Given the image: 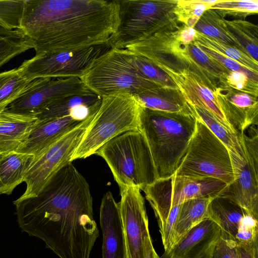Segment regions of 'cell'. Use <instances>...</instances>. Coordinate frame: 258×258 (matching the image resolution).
Returning <instances> with one entry per match:
<instances>
[{
    "label": "cell",
    "mask_w": 258,
    "mask_h": 258,
    "mask_svg": "<svg viewBox=\"0 0 258 258\" xmlns=\"http://www.w3.org/2000/svg\"><path fill=\"white\" fill-rule=\"evenodd\" d=\"M19 227L59 258H90L99 230L90 186L72 162L36 195L13 202Z\"/></svg>",
    "instance_id": "obj_1"
},
{
    "label": "cell",
    "mask_w": 258,
    "mask_h": 258,
    "mask_svg": "<svg viewBox=\"0 0 258 258\" xmlns=\"http://www.w3.org/2000/svg\"><path fill=\"white\" fill-rule=\"evenodd\" d=\"M119 22L118 0H26L20 29L38 54L110 44Z\"/></svg>",
    "instance_id": "obj_2"
},
{
    "label": "cell",
    "mask_w": 258,
    "mask_h": 258,
    "mask_svg": "<svg viewBox=\"0 0 258 258\" xmlns=\"http://www.w3.org/2000/svg\"><path fill=\"white\" fill-rule=\"evenodd\" d=\"M197 121L195 115L141 107L138 130L148 144L158 179L175 173L196 131Z\"/></svg>",
    "instance_id": "obj_3"
},
{
    "label": "cell",
    "mask_w": 258,
    "mask_h": 258,
    "mask_svg": "<svg viewBox=\"0 0 258 258\" xmlns=\"http://www.w3.org/2000/svg\"><path fill=\"white\" fill-rule=\"evenodd\" d=\"M96 154L106 161L120 190L127 186L143 190L158 179L149 146L139 131H128L112 139Z\"/></svg>",
    "instance_id": "obj_4"
},
{
    "label": "cell",
    "mask_w": 258,
    "mask_h": 258,
    "mask_svg": "<svg viewBox=\"0 0 258 258\" xmlns=\"http://www.w3.org/2000/svg\"><path fill=\"white\" fill-rule=\"evenodd\" d=\"M141 107L135 97L130 94L102 97L99 107L85 132L71 161L96 154L106 143L125 132L139 131Z\"/></svg>",
    "instance_id": "obj_5"
},
{
    "label": "cell",
    "mask_w": 258,
    "mask_h": 258,
    "mask_svg": "<svg viewBox=\"0 0 258 258\" xmlns=\"http://www.w3.org/2000/svg\"><path fill=\"white\" fill-rule=\"evenodd\" d=\"M176 0H118L120 22L112 47L126 46L179 27L174 13Z\"/></svg>",
    "instance_id": "obj_6"
},
{
    "label": "cell",
    "mask_w": 258,
    "mask_h": 258,
    "mask_svg": "<svg viewBox=\"0 0 258 258\" xmlns=\"http://www.w3.org/2000/svg\"><path fill=\"white\" fill-rule=\"evenodd\" d=\"M80 79L101 97L117 94L135 96L161 87L139 73L128 51L114 47L97 58Z\"/></svg>",
    "instance_id": "obj_7"
},
{
    "label": "cell",
    "mask_w": 258,
    "mask_h": 258,
    "mask_svg": "<svg viewBox=\"0 0 258 258\" xmlns=\"http://www.w3.org/2000/svg\"><path fill=\"white\" fill-rule=\"evenodd\" d=\"M174 174L191 177L214 178L227 185L234 180L229 151L198 117L196 131Z\"/></svg>",
    "instance_id": "obj_8"
},
{
    "label": "cell",
    "mask_w": 258,
    "mask_h": 258,
    "mask_svg": "<svg viewBox=\"0 0 258 258\" xmlns=\"http://www.w3.org/2000/svg\"><path fill=\"white\" fill-rule=\"evenodd\" d=\"M227 186L224 181L214 178L174 174L166 178L157 179L143 191L160 228L167 220L173 207L194 199L214 198L220 195Z\"/></svg>",
    "instance_id": "obj_9"
},
{
    "label": "cell",
    "mask_w": 258,
    "mask_h": 258,
    "mask_svg": "<svg viewBox=\"0 0 258 258\" xmlns=\"http://www.w3.org/2000/svg\"><path fill=\"white\" fill-rule=\"evenodd\" d=\"M95 113L34 155L23 180L26 184L25 191L20 198L36 196L56 172L72 162V157Z\"/></svg>",
    "instance_id": "obj_10"
},
{
    "label": "cell",
    "mask_w": 258,
    "mask_h": 258,
    "mask_svg": "<svg viewBox=\"0 0 258 258\" xmlns=\"http://www.w3.org/2000/svg\"><path fill=\"white\" fill-rule=\"evenodd\" d=\"M110 44L72 51L36 54L18 67L28 80L39 78H80L93 62L111 49Z\"/></svg>",
    "instance_id": "obj_11"
},
{
    "label": "cell",
    "mask_w": 258,
    "mask_h": 258,
    "mask_svg": "<svg viewBox=\"0 0 258 258\" xmlns=\"http://www.w3.org/2000/svg\"><path fill=\"white\" fill-rule=\"evenodd\" d=\"M254 126H250L248 135L239 134L244 159L229 152L235 179L220 195L234 200L257 220L258 133Z\"/></svg>",
    "instance_id": "obj_12"
},
{
    "label": "cell",
    "mask_w": 258,
    "mask_h": 258,
    "mask_svg": "<svg viewBox=\"0 0 258 258\" xmlns=\"http://www.w3.org/2000/svg\"><path fill=\"white\" fill-rule=\"evenodd\" d=\"M119 204L126 258H146L153 245L145 200L140 189L127 186L120 190Z\"/></svg>",
    "instance_id": "obj_13"
},
{
    "label": "cell",
    "mask_w": 258,
    "mask_h": 258,
    "mask_svg": "<svg viewBox=\"0 0 258 258\" xmlns=\"http://www.w3.org/2000/svg\"><path fill=\"white\" fill-rule=\"evenodd\" d=\"M92 93L79 78H39L7 108L14 113L35 116L62 98Z\"/></svg>",
    "instance_id": "obj_14"
},
{
    "label": "cell",
    "mask_w": 258,
    "mask_h": 258,
    "mask_svg": "<svg viewBox=\"0 0 258 258\" xmlns=\"http://www.w3.org/2000/svg\"><path fill=\"white\" fill-rule=\"evenodd\" d=\"M175 31L156 33L124 48L148 59L157 67H167L174 72L187 70L184 45L176 39Z\"/></svg>",
    "instance_id": "obj_15"
},
{
    "label": "cell",
    "mask_w": 258,
    "mask_h": 258,
    "mask_svg": "<svg viewBox=\"0 0 258 258\" xmlns=\"http://www.w3.org/2000/svg\"><path fill=\"white\" fill-rule=\"evenodd\" d=\"M221 235L219 226L205 219L187 232L161 258H212Z\"/></svg>",
    "instance_id": "obj_16"
},
{
    "label": "cell",
    "mask_w": 258,
    "mask_h": 258,
    "mask_svg": "<svg viewBox=\"0 0 258 258\" xmlns=\"http://www.w3.org/2000/svg\"><path fill=\"white\" fill-rule=\"evenodd\" d=\"M215 92L227 121L238 133L257 125V97L225 85H220Z\"/></svg>",
    "instance_id": "obj_17"
},
{
    "label": "cell",
    "mask_w": 258,
    "mask_h": 258,
    "mask_svg": "<svg viewBox=\"0 0 258 258\" xmlns=\"http://www.w3.org/2000/svg\"><path fill=\"white\" fill-rule=\"evenodd\" d=\"M165 72L180 90L190 105L203 106L231 132L239 134L227 121L215 93L186 69L174 72L158 67Z\"/></svg>",
    "instance_id": "obj_18"
},
{
    "label": "cell",
    "mask_w": 258,
    "mask_h": 258,
    "mask_svg": "<svg viewBox=\"0 0 258 258\" xmlns=\"http://www.w3.org/2000/svg\"><path fill=\"white\" fill-rule=\"evenodd\" d=\"M100 224L102 232V258H126L119 204L111 192L104 194L100 208Z\"/></svg>",
    "instance_id": "obj_19"
},
{
    "label": "cell",
    "mask_w": 258,
    "mask_h": 258,
    "mask_svg": "<svg viewBox=\"0 0 258 258\" xmlns=\"http://www.w3.org/2000/svg\"><path fill=\"white\" fill-rule=\"evenodd\" d=\"M83 121L69 115L39 122L32 130L16 151L35 155Z\"/></svg>",
    "instance_id": "obj_20"
},
{
    "label": "cell",
    "mask_w": 258,
    "mask_h": 258,
    "mask_svg": "<svg viewBox=\"0 0 258 258\" xmlns=\"http://www.w3.org/2000/svg\"><path fill=\"white\" fill-rule=\"evenodd\" d=\"M101 99L94 93L66 96L49 105L35 117L38 123L69 115L84 120L97 111Z\"/></svg>",
    "instance_id": "obj_21"
},
{
    "label": "cell",
    "mask_w": 258,
    "mask_h": 258,
    "mask_svg": "<svg viewBox=\"0 0 258 258\" xmlns=\"http://www.w3.org/2000/svg\"><path fill=\"white\" fill-rule=\"evenodd\" d=\"M38 123L37 118L14 113L6 107L0 112V153L16 151Z\"/></svg>",
    "instance_id": "obj_22"
},
{
    "label": "cell",
    "mask_w": 258,
    "mask_h": 258,
    "mask_svg": "<svg viewBox=\"0 0 258 258\" xmlns=\"http://www.w3.org/2000/svg\"><path fill=\"white\" fill-rule=\"evenodd\" d=\"M134 96L144 108L197 116L178 88L161 86Z\"/></svg>",
    "instance_id": "obj_23"
},
{
    "label": "cell",
    "mask_w": 258,
    "mask_h": 258,
    "mask_svg": "<svg viewBox=\"0 0 258 258\" xmlns=\"http://www.w3.org/2000/svg\"><path fill=\"white\" fill-rule=\"evenodd\" d=\"M247 214L234 200L221 195L214 198L208 208V218L219 226L224 235L234 241L242 221Z\"/></svg>",
    "instance_id": "obj_24"
},
{
    "label": "cell",
    "mask_w": 258,
    "mask_h": 258,
    "mask_svg": "<svg viewBox=\"0 0 258 258\" xmlns=\"http://www.w3.org/2000/svg\"><path fill=\"white\" fill-rule=\"evenodd\" d=\"M0 154V195H9L23 182L34 155L16 151Z\"/></svg>",
    "instance_id": "obj_25"
},
{
    "label": "cell",
    "mask_w": 258,
    "mask_h": 258,
    "mask_svg": "<svg viewBox=\"0 0 258 258\" xmlns=\"http://www.w3.org/2000/svg\"><path fill=\"white\" fill-rule=\"evenodd\" d=\"M213 199L197 198L187 201L180 205L174 228L172 247L192 228L208 218V206Z\"/></svg>",
    "instance_id": "obj_26"
},
{
    "label": "cell",
    "mask_w": 258,
    "mask_h": 258,
    "mask_svg": "<svg viewBox=\"0 0 258 258\" xmlns=\"http://www.w3.org/2000/svg\"><path fill=\"white\" fill-rule=\"evenodd\" d=\"M197 117L226 146L230 152L244 159V152L239 134L233 133L223 125L203 106H192Z\"/></svg>",
    "instance_id": "obj_27"
},
{
    "label": "cell",
    "mask_w": 258,
    "mask_h": 258,
    "mask_svg": "<svg viewBox=\"0 0 258 258\" xmlns=\"http://www.w3.org/2000/svg\"><path fill=\"white\" fill-rule=\"evenodd\" d=\"M224 19L214 10L209 9L203 13L194 28L208 37L225 44L235 47L246 53L238 42L228 32L224 23Z\"/></svg>",
    "instance_id": "obj_28"
},
{
    "label": "cell",
    "mask_w": 258,
    "mask_h": 258,
    "mask_svg": "<svg viewBox=\"0 0 258 258\" xmlns=\"http://www.w3.org/2000/svg\"><path fill=\"white\" fill-rule=\"evenodd\" d=\"M185 49L198 69L217 87L223 85L231 72L214 58L206 54L195 41L184 45Z\"/></svg>",
    "instance_id": "obj_29"
},
{
    "label": "cell",
    "mask_w": 258,
    "mask_h": 258,
    "mask_svg": "<svg viewBox=\"0 0 258 258\" xmlns=\"http://www.w3.org/2000/svg\"><path fill=\"white\" fill-rule=\"evenodd\" d=\"M226 29L245 52L258 62V27L245 20L228 21L224 19Z\"/></svg>",
    "instance_id": "obj_30"
},
{
    "label": "cell",
    "mask_w": 258,
    "mask_h": 258,
    "mask_svg": "<svg viewBox=\"0 0 258 258\" xmlns=\"http://www.w3.org/2000/svg\"><path fill=\"white\" fill-rule=\"evenodd\" d=\"M33 48L30 39L20 29L0 26V68L17 55Z\"/></svg>",
    "instance_id": "obj_31"
},
{
    "label": "cell",
    "mask_w": 258,
    "mask_h": 258,
    "mask_svg": "<svg viewBox=\"0 0 258 258\" xmlns=\"http://www.w3.org/2000/svg\"><path fill=\"white\" fill-rule=\"evenodd\" d=\"M34 81L25 78L18 68L0 73V105H9L26 91Z\"/></svg>",
    "instance_id": "obj_32"
},
{
    "label": "cell",
    "mask_w": 258,
    "mask_h": 258,
    "mask_svg": "<svg viewBox=\"0 0 258 258\" xmlns=\"http://www.w3.org/2000/svg\"><path fill=\"white\" fill-rule=\"evenodd\" d=\"M195 41L213 48L252 71L258 73V62L235 47L225 44L208 37L197 30Z\"/></svg>",
    "instance_id": "obj_33"
},
{
    "label": "cell",
    "mask_w": 258,
    "mask_h": 258,
    "mask_svg": "<svg viewBox=\"0 0 258 258\" xmlns=\"http://www.w3.org/2000/svg\"><path fill=\"white\" fill-rule=\"evenodd\" d=\"M220 0H178L174 13L177 21L194 27L205 11Z\"/></svg>",
    "instance_id": "obj_34"
},
{
    "label": "cell",
    "mask_w": 258,
    "mask_h": 258,
    "mask_svg": "<svg viewBox=\"0 0 258 258\" xmlns=\"http://www.w3.org/2000/svg\"><path fill=\"white\" fill-rule=\"evenodd\" d=\"M130 53L133 65L144 78L161 86L178 88L171 78L154 63L143 56Z\"/></svg>",
    "instance_id": "obj_35"
},
{
    "label": "cell",
    "mask_w": 258,
    "mask_h": 258,
    "mask_svg": "<svg viewBox=\"0 0 258 258\" xmlns=\"http://www.w3.org/2000/svg\"><path fill=\"white\" fill-rule=\"evenodd\" d=\"M209 9L214 10L222 18L227 16L245 18L258 13L257 0H220Z\"/></svg>",
    "instance_id": "obj_36"
},
{
    "label": "cell",
    "mask_w": 258,
    "mask_h": 258,
    "mask_svg": "<svg viewBox=\"0 0 258 258\" xmlns=\"http://www.w3.org/2000/svg\"><path fill=\"white\" fill-rule=\"evenodd\" d=\"M26 0H0V26L20 29Z\"/></svg>",
    "instance_id": "obj_37"
},
{
    "label": "cell",
    "mask_w": 258,
    "mask_h": 258,
    "mask_svg": "<svg viewBox=\"0 0 258 258\" xmlns=\"http://www.w3.org/2000/svg\"><path fill=\"white\" fill-rule=\"evenodd\" d=\"M197 45L207 55L214 58L225 68L231 72H238L245 74L249 78L258 82V73L252 71L237 61L226 56L216 50L198 43Z\"/></svg>",
    "instance_id": "obj_38"
},
{
    "label": "cell",
    "mask_w": 258,
    "mask_h": 258,
    "mask_svg": "<svg viewBox=\"0 0 258 258\" xmlns=\"http://www.w3.org/2000/svg\"><path fill=\"white\" fill-rule=\"evenodd\" d=\"M222 85L227 86L237 91L258 96V82L249 78L243 73L231 71L227 76L225 83Z\"/></svg>",
    "instance_id": "obj_39"
},
{
    "label": "cell",
    "mask_w": 258,
    "mask_h": 258,
    "mask_svg": "<svg viewBox=\"0 0 258 258\" xmlns=\"http://www.w3.org/2000/svg\"><path fill=\"white\" fill-rule=\"evenodd\" d=\"M258 239L257 220L247 214L244 217L235 237L237 243H249Z\"/></svg>",
    "instance_id": "obj_40"
},
{
    "label": "cell",
    "mask_w": 258,
    "mask_h": 258,
    "mask_svg": "<svg viewBox=\"0 0 258 258\" xmlns=\"http://www.w3.org/2000/svg\"><path fill=\"white\" fill-rule=\"evenodd\" d=\"M180 205L173 207L167 220L164 225L159 228L162 243L164 248V253L168 252L173 244L174 228Z\"/></svg>",
    "instance_id": "obj_41"
},
{
    "label": "cell",
    "mask_w": 258,
    "mask_h": 258,
    "mask_svg": "<svg viewBox=\"0 0 258 258\" xmlns=\"http://www.w3.org/2000/svg\"><path fill=\"white\" fill-rule=\"evenodd\" d=\"M212 258H239L237 242L226 237L221 231V235L214 250Z\"/></svg>",
    "instance_id": "obj_42"
},
{
    "label": "cell",
    "mask_w": 258,
    "mask_h": 258,
    "mask_svg": "<svg viewBox=\"0 0 258 258\" xmlns=\"http://www.w3.org/2000/svg\"><path fill=\"white\" fill-rule=\"evenodd\" d=\"M196 33V30L194 27H188L182 24L175 31V35L177 41L181 44L186 45L195 41Z\"/></svg>",
    "instance_id": "obj_43"
},
{
    "label": "cell",
    "mask_w": 258,
    "mask_h": 258,
    "mask_svg": "<svg viewBox=\"0 0 258 258\" xmlns=\"http://www.w3.org/2000/svg\"><path fill=\"white\" fill-rule=\"evenodd\" d=\"M239 258L258 257V239L249 243H237Z\"/></svg>",
    "instance_id": "obj_44"
},
{
    "label": "cell",
    "mask_w": 258,
    "mask_h": 258,
    "mask_svg": "<svg viewBox=\"0 0 258 258\" xmlns=\"http://www.w3.org/2000/svg\"><path fill=\"white\" fill-rule=\"evenodd\" d=\"M146 258H161L156 252L153 245L149 249Z\"/></svg>",
    "instance_id": "obj_45"
},
{
    "label": "cell",
    "mask_w": 258,
    "mask_h": 258,
    "mask_svg": "<svg viewBox=\"0 0 258 258\" xmlns=\"http://www.w3.org/2000/svg\"><path fill=\"white\" fill-rule=\"evenodd\" d=\"M8 106V105H0V112L3 110L4 109H5L6 107H7Z\"/></svg>",
    "instance_id": "obj_46"
},
{
    "label": "cell",
    "mask_w": 258,
    "mask_h": 258,
    "mask_svg": "<svg viewBox=\"0 0 258 258\" xmlns=\"http://www.w3.org/2000/svg\"></svg>",
    "instance_id": "obj_47"
}]
</instances>
